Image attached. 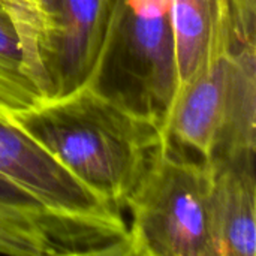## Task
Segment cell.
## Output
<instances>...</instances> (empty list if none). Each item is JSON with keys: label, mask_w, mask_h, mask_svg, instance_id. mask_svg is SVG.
<instances>
[{"label": "cell", "mask_w": 256, "mask_h": 256, "mask_svg": "<svg viewBox=\"0 0 256 256\" xmlns=\"http://www.w3.org/2000/svg\"><path fill=\"white\" fill-rule=\"evenodd\" d=\"M4 116L120 213L165 142L164 124L86 84Z\"/></svg>", "instance_id": "6da1fadb"}, {"label": "cell", "mask_w": 256, "mask_h": 256, "mask_svg": "<svg viewBox=\"0 0 256 256\" xmlns=\"http://www.w3.org/2000/svg\"><path fill=\"white\" fill-rule=\"evenodd\" d=\"M255 39L218 57L184 84L164 124L165 144L202 162L255 158Z\"/></svg>", "instance_id": "7a4b0ae2"}, {"label": "cell", "mask_w": 256, "mask_h": 256, "mask_svg": "<svg viewBox=\"0 0 256 256\" xmlns=\"http://www.w3.org/2000/svg\"><path fill=\"white\" fill-rule=\"evenodd\" d=\"M88 84L165 124L178 90L172 0H108L104 44Z\"/></svg>", "instance_id": "3957f363"}, {"label": "cell", "mask_w": 256, "mask_h": 256, "mask_svg": "<svg viewBox=\"0 0 256 256\" xmlns=\"http://www.w3.org/2000/svg\"><path fill=\"white\" fill-rule=\"evenodd\" d=\"M210 186V162L164 142L126 201L130 256H216Z\"/></svg>", "instance_id": "277c9868"}, {"label": "cell", "mask_w": 256, "mask_h": 256, "mask_svg": "<svg viewBox=\"0 0 256 256\" xmlns=\"http://www.w3.org/2000/svg\"><path fill=\"white\" fill-rule=\"evenodd\" d=\"M0 254L130 256L129 230L60 214L0 176Z\"/></svg>", "instance_id": "5b68a950"}, {"label": "cell", "mask_w": 256, "mask_h": 256, "mask_svg": "<svg viewBox=\"0 0 256 256\" xmlns=\"http://www.w3.org/2000/svg\"><path fill=\"white\" fill-rule=\"evenodd\" d=\"M38 14L45 98L88 84L104 44L108 0H39Z\"/></svg>", "instance_id": "8992f818"}, {"label": "cell", "mask_w": 256, "mask_h": 256, "mask_svg": "<svg viewBox=\"0 0 256 256\" xmlns=\"http://www.w3.org/2000/svg\"><path fill=\"white\" fill-rule=\"evenodd\" d=\"M0 176L51 210L75 219L128 226L123 213L96 195L0 110Z\"/></svg>", "instance_id": "52a82bcc"}, {"label": "cell", "mask_w": 256, "mask_h": 256, "mask_svg": "<svg viewBox=\"0 0 256 256\" xmlns=\"http://www.w3.org/2000/svg\"><path fill=\"white\" fill-rule=\"evenodd\" d=\"M172 24L178 90L218 57L255 39V20L242 0H172Z\"/></svg>", "instance_id": "ba28073f"}, {"label": "cell", "mask_w": 256, "mask_h": 256, "mask_svg": "<svg viewBox=\"0 0 256 256\" xmlns=\"http://www.w3.org/2000/svg\"><path fill=\"white\" fill-rule=\"evenodd\" d=\"M210 225L216 256H255V158L210 162Z\"/></svg>", "instance_id": "9c48e42d"}, {"label": "cell", "mask_w": 256, "mask_h": 256, "mask_svg": "<svg viewBox=\"0 0 256 256\" xmlns=\"http://www.w3.org/2000/svg\"><path fill=\"white\" fill-rule=\"evenodd\" d=\"M38 16V3L0 0V110H21L45 98Z\"/></svg>", "instance_id": "30bf717a"}, {"label": "cell", "mask_w": 256, "mask_h": 256, "mask_svg": "<svg viewBox=\"0 0 256 256\" xmlns=\"http://www.w3.org/2000/svg\"><path fill=\"white\" fill-rule=\"evenodd\" d=\"M22 2H33V3H38L39 0H22Z\"/></svg>", "instance_id": "8fae6325"}]
</instances>
